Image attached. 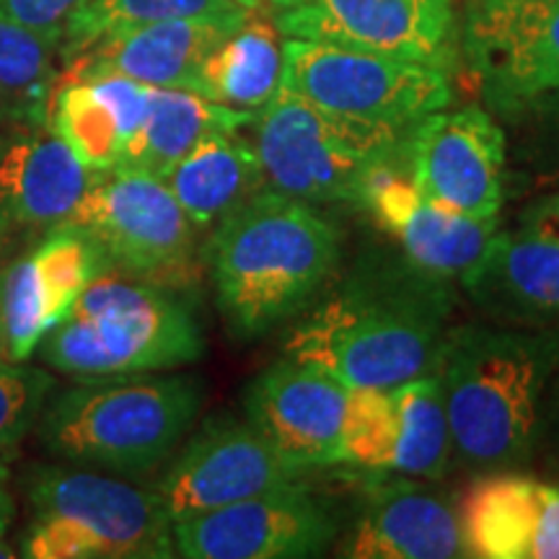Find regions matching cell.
Instances as JSON below:
<instances>
[{
    "label": "cell",
    "mask_w": 559,
    "mask_h": 559,
    "mask_svg": "<svg viewBox=\"0 0 559 559\" xmlns=\"http://www.w3.org/2000/svg\"><path fill=\"white\" fill-rule=\"evenodd\" d=\"M3 277H5V264H3V254H0V360L5 358V340H3Z\"/></svg>",
    "instance_id": "cell-37"
},
{
    "label": "cell",
    "mask_w": 559,
    "mask_h": 559,
    "mask_svg": "<svg viewBox=\"0 0 559 559\" xmlns=\"http://www.w3.org/2000/svg\"><path fill=\"white\" fill-rule=\"evenodd\" d=\"M60 41L0 16V120L45 122Z\"/></svg>",
    "instance_id": "cell-28"
},
{
    "label": "cell",
    "mask_w": 559,
    "mask_h": 559,
    "mask_svg": "<svg viewBox=\"0 0 559 559\" xmlns=\"http://www.w3.org/2000/svg\"><path fill=\"white\" fill-rule=\"evenodd\" d=\"M283 34L275 21L249 13L247 21L202 62L198 94L239 111H260L283 79Z\"/></svg>",
    "instance_id": "cell-25"
},
{
    "label": "cell",
    "mask_w": 559,
    "mask_h": 559,
    "mask_svg": "<svg viewBox=\"0 0 559 559\" xmlns=\"http://www.w3.org/2000/svg\"><path fill=\"white\" fill-rule=\"evenodd\" d=\"M249 13L236 0H86L68 21L60 52L66 60H73L111 34L158 21L247 19Z\"/></svg>",
    "instance_id": "cell-27"
},
{
    "label": "cell",
    "mask_w": 559,
    "mask_h": 559,
    "mask_svg": "<svg viewBox=\"0 0 559 559\" xmlns=\"http://www.w3.org/2000/svg\"><path fill=\"white\" fill-rule=\"evenodd\" d=\"M236 3H239L241 9H247V11H251V13H257V11H262L264 0H236Z\"/></svg>",
    "instance_id": "cell-39"
},
{
    "label": "cell",
    "mask_w": 559,
    "mask_h": 559,
    "mask_svg": "<svg viewBox=\"0 0 559 559\" xmlns=\"http://www.w3.org/2000/svg\"><path fill=\"white\" fill-rule=\"evenodd\" d=\"M451 311V283L379 251L293 326L283 353L347 389H391L432 373Z\"/></svg>",
    "instance_id": "cell-1"
},
{
    "label": "cell",
    "mask_w": 559,
    "mask_h": 559,
    "mask_svg": "<svg viewBox=\"0 0 559 559\" xmlns=\"http://www.w3.org/2000/svg\"><path fill=\"white\" fill-rule=\"evenodd\" d=\"M404 156L417 190L430 202L472 218H498L508 140L487 109H440L423 117L404 140Z\"/></svg>",
    "instance_id": "cell-12"
},
{
    "label": "cell",
    "mask_w": 559,
    "mask_h": 559,
    "mask_svg": "<svg viewBox=\"0 0 559 559\" xmlns=\"http://www.w3.org/2000/svg\"><path fill=\"white\" fill-rule=\"evenodd\" d=\"M243 21L247 19H171L111 34L70 60L60 81L122 75L145 86L198 91L202 62Z\"/></svg>",
    "instance_id": "cell-18"
},
{
    "label": "cell",
    "mask_w": 559,
    "mask_h": 559,
    "mask_svg": "<svg viewBox=\"0 0 559 559\" xmlns=\"http://www.w3.org/2000/svg\"><path fill=\"white\" fill-rule=\"evenodd\" d=\"M50 130L91 171L120 164L124 132L99 81H60L50 99Z\"/></svg>",
    "instance_id": "cell-29"
},
{
    "label": "cell",
    "mask_w": 559,
    "mask_h": 559,
    "mask_svg": "<svg viewBox=\"0 0 559 559\" xmlns=\"http://www.w3.org/2000/svg\"><path fill=\"white\" fill-rule=\"evenodd\" d=\"M86 0H0V16L34 29L62 45L68 21Z\"/></svg>",
    "instance_id": "cell-33"
},
{
    "label": "cell",
    "mask_w": 559,
    "mask_h": 559,
    "mask_svg": "<svg viewBox=\"0 0 559 559\" xmlns=\"http://www.w3.org/2000/svg\"><path fill=\"white\" fill-rule=\"evenodd\" d=\"M396 451V412L389 389H347L340 432V464L391 472Z\"/></svg>",
    "instance_id": "cell-30"
},
{
    "label": "cell",
    "mask_w": 559,
    "mask_h": 559,
    "mask_svg": "<svg viewBox=\"0 0 559 559\" xmlns=\"http://www.w3.org/2000/svg\"><path fill=\"white\" fill-rule=\"evenodd\" d=\"M349 559L466 557L456 506L409 479L370 481L360 515L342 542Z\"/></svg>",
    "instance_id": "cell-19"
},
{
    "label": "cell",
    "mask_w": 559,
    "mask_h": 559,
    "mask_svg": "<svg viewBox=\"0 0 559 559\" xmlns=\"http://www.w3.org/2000/svg\"><path fill=\"white\" fill-rule=\"evenodd\" d=\"M230 334L262 337L298 317L340 262V230L311 202L264 187L213 226L205 251Z\"/></svg>",
    "instance_id": "cell-3"
},
{
    "label": "cell",
    "mask_w": 559,
    "mask_h": 559,
    "mask_svg": "<svg viewBox=\"0 0 559 559\" xmlns=\"http://www.w3.org/2000/svg\"><path fill=\"white\" fill-rule=\"evenodd\" d=\"M9 557H16V551H13L9 544L0 542V559H9Z\"/></svg>",
    "instance_id": "cell-40"
},
{
    "label": "cell",
    "mask_w": 559,
    "mask_h": 559,
    "mask_svg": "<svg viewBox=\"0 0 559 559\" xmlns=\"http://www.w3.org/2000/svg\"><path fill=\"white\" fill-rule=\"evenodd\" d=\"M531 559H559V481H542V508Z\"/></svg>",
    "instance_id": "cell-34"
},
{
    "label": "cell",
    "mask_w": 559,
    "mask_h": 559,
    "mask_svg": "<svg viewBox=\"0 0 559 559\" xmlns=\"http://www.w3.org/2000/svg\"><path fill=\"white\" fill-rule=\"evenodd\" d=\"M459 45L489 107L515 120L559 88V0H472Z\"/></svg>",
    "instance_id": "cell-10"
},
{
    "label": "cell",
    "mask_w": 559,
    "mask_h": 559,
    "mask_svg": "<svg viewBox=\"0 0 559 559\" xmlns=\"http://www.w3.org/2000/svg\"><path fill=\"white\" fill-rule=\"evenodd\" d=\"M461 285L500 324H559V243L523 228L502 230Z\"/></svg>",
    "instance_id": "cell-20"
},
{
    "label": "cell",
    "mask_w": 559,
    "mask_h": 559,
    "mask_svg": "<svg viewBox=\"0 0 559 559\" xmlns=\"http://www.w3.org/2000/svg\"><path fill=\"white\" fill-rule=\"evenodd\" d=\"M539 449H547L559 464V370L549 383L547 402H544V428Z\"/></svg>",
    "instance_id": "cell-36"
},
{
    "label": "cell",
    "mask_w": 559,
    "mask_h": 559,
    "mask_svg": "<svg viewBox=\"0 0 559 559\" xmlns=\"http://www.w3.org/2000/svg\"><path fill=\"white\" fill-rule=\"evenodd\" d=\"M257 111H239L210 102L190 88H151L148 115L124 145L120 164L164 179L210 132H239L254 122Z\"/></svg>",
    "instance_id": "cell-24"
},
{
    "label": "cell",
    "mask_w": 559,
    "mask_h": 559,
    "mask_svg": "<svg viewBox=\"0 0 559 559\" xmlns=\"http://www.w3.org/2000/svg\"><path fill=\"white\" fill-rule=\"evenodd\" d=\"M283 37L334 41L449 68L456 58L453 0H306L277 13Z\"/></svg>",
    "instance_id": "cell-14"
},
{
    "label": "cell",
    "mask_w": 559,
    "mask_h": 559,
    "mask_svg": "<svg viewBox=\"0 0 559 559\" xmlns=\"http://www.w3.org/2000/svg\"><path fill=\"white\" fill-rule=\"evenodd\" d=\"M260 432L241 419L218 415L202 423L166 469L156 492L171 521L275 492L304 481Z\"/></svg>",
    "instance_id": "cell-13"
},
{
    "label": "cell",
    "mask_w": 559,
    "mask_h": 559,
    "mask_svg": "<svg viewBox=\"0 0 559 559\" xmlns=\"http://www.w3.org/2000/svg\"><path fill=\"white\" fill-rule=\"evenodd\" d=\"M52 386V376L41 368L0 360V459L11 456L39 423Z\"/></svg>",
    "instance_id": "cell-31"
},
{
    "label": "cell",
    "mask_w": 559,
    "mask_h": 559,
    "mask_svg": "<svg viewBox=\"0 0 559 559\" xmlns=\"http://www.w3.org/2000/svg\"><path fill=\"white\" fill-rule=\"evenodd\" d=\"M62 223L88 234L124 275L169 290L190 288L198 277L200 228L156 174L124 164L94 171Z\"/></svg>",
    "instance_id": "cell-8"
},
{
    "label": "cell",
    "mask_w": 559,
    "mask_h": 559,
    "mask_svg": "<svg viewBox=\"0 0 559 559\" xmlns=\"http://www.w3.org/2000/svg\"><path fill=\"white\" fill-rule=\"evenodd\" d=\"M304 3H306V0H264L262 9H270L275 13H285V11L298 9V5H304Z\"/></svg>",
    "instance_id": "cell-38"
},
{
    "label": "cell",
    "mask_w": 559,
    "mask_h": 559,
    "mask_svg": "<svg viewBox=\"0 0 559 559\" xmlns=\"http://www.w3.org/2000/svg\"><path fill=\"white\" fill-rule=\"evenodd\" d=\"M521 228L534 236H542V239L559 243V190L531 202L521 213Z\"/></svg>",
    "instance_id": "cell-35"
},
{
    "label": "cell",
    "mask_w": 559,
    "mask_h": 559,
    "mask_svg": "<svg viewBox=\"0 0 559 559\" xmlns=\"http://www.w3.org/2000/svg\"><path fill=\"white\" fill-rule=\"evenodd\" d=\"M251 130L267 185L311 205H358L368 171L396 156L409 135L334 115L283 86L257 111Z\"/></svg>",
    "instance_id": "cell-7"
},
{
    "label": "cell",
    "mask_w": 559,
    "mask_h": 559,
    "mask_svg": "<svg viewBox=\"0 0 559 559\" xmlns=\"http://www.w3.org/2000/svg\"><path fill=\"white\" fill-rule=\"evenodd\" d=\"M542 508V479L521 469L481 472L456 513L466 557L531 559Z\"/></svg>",
    "instance_id": "cell-23"
},
{
    "label": "cell",
    "mask_w": 559,
    "mask_h": 559,
    "mask_svg": "<svg viewBox=\"0 0 559 559\" xmlns=\"http://www.w3.org/2000/svg\"><path fill=\"white\" fill-rule=\"evenodd\" d=\"M47 366L75 379H111L187 366L205 353L200 324L169 288L102 272L39 342Z\"/></svg>",
    "instance_id": "cell-5"
},
{
    "label": "cell",
    "mask_w": 559,
    "mask_h": 559,
    "mask_svg": "<svg viewBox=\"0 0 559 559\" xmlns=\"http://www.w3.org/2000/svg\"><path fill=\"white\" fill-rule=\"evenodd\" d=\"M280 86L334 115L400 132L453 99L449 68L296 37L283 39Z\"/></svg>",
    "instance_id": "cell-9"
},
{
    "label": "cell",
    "mask_w": 559,
    "mask_h": 559,
    "mask_svg": "<svg viewBox=\"0 0 559 559\" xmlns=\"http://www.w3.org/2000/svg\"><path fill=\"white\" fill-rule=\"evenodd\" d=\"M171 531L179 557L304 559L330 549L337 521L306 481H296L275 492L181 515Z\"/></svg>",
    "instance_id": "cell-11"
},
{
    "label": "cell",
    "mask_w": 559,
    "mask_h": 559,
    "mask_svg": "<svg viewBox=\"0 0 559 559\" xmlns=\"http://www.w3.org/2000/svg\"><path fill=\"white\" fill-rule=\"evenodd\" d=\"M559 370V324L445 330L436 376L453 461L472 472L523 469L542 445L544 402Z\"/></svg>",
    "instance_id": "cell-2"
},
{
    "label": "cell",
    "mask_w": 559,
    "mask_h": 559,
    "mask_svg": "<svg viewBox=\"0 0 559 559\" xmlns=\"http://www.w3.org/2000/svg\"><path fill=\"white\" fill-rule=\"evenodd\" d=\"M107 270L111 264L102 247L81 228L60 223L45 230V239L29 254L5 267V358L13 362L29 360L75 298Z\"/></svg>",
    "instance_id": "cell-16"
},
{
    "label": "cell",
    "mask_w": 559,
    "mask_h": 559,
    "mask_svg": "<svg viewBox=\"0 0 559 559\" xmlns=\"http://www.w3.org/2000/svg\"><path fill=\"white\" fill-rule=\"evenodd\" d=\"M358 205L400 241L404 260L445 283L464 280L498 234V218H472L425 198L407 169L404 145L368 171Z\"/></svg>",
    "instance_id": "cell-15"
},
{
    "label": "cell",
    "mask_w": 559,
    "mask_h": 559,
    "mask_svg": "<svg viewBox=\"0 0 559 559\" xmlns=\"http://www.w3.org/2000/svg\"><path fill=\"white\" fill-rule=\"evenodd\" d=\"M32 559H166L174 521L158 492L91 469L47 466L29 479Z\"/></svg>",
    "instance_id": "cell-6"
},
{
    "label": "cell",
    "mask_w": 559,
    "mask_h": 559,
    "mask_svg": "<svg viewBox=\"0 0 559 559\" xmlns=\"http://www.w3.org/2000/svg\"><path fill=\"white\" fill-rule=\"evenodd\" d=\"M194 226L213 228L267 185L254 145L239 132H210L164 177Z\"/></svg>",
    "instance_id": "cell-22"
},
{
    "label": "cell",
    "mask_w": 559,
    "mask_h": 559,
    "mask_svg": "<svg viewBox=\"0 0 559 559\" xmlns=\"http://www.w3.org/2000/svg\"><path fill=\"white\" fill-rule=\"evenodd\" d=\"M347 386L321 368L283 358L243 391L247 423L300 472L340 464Z\"/></svg>",
    "instance_id": "cell-17"
},
{
    "label": "cell",
    "mask_w": 559,
    "mask_h": 559,
    "mask_svg": "<svg viewBox=\"0 0 559 559\" xmlns=\"http://www.w3.org/2000/svg\"><path fill=\"white\" fill-rule=\"evenodd\" d=\"M94 171L55 132L0 151V239L9 230H50L73 213Z\"/></svg>",
    "instance_id": "cell-21"
},
{
    "label": "cell",
    "mask_w": 559,
    "mask_h": 559,
    "mask_svg": "<svg viewBox=\"0 0 559 559\" xmlns=\"http://www.w3.org/2000/svg\"><path fill=\"white\" fill-rule=\"evenodd\" d=\"M194 376L81 379L39 419L45 449L79 466L143 477L174 456L202 407Z\"/></svg>",
    "instance_id": "cell-4"
},
{
    "label": "cell",
    "mask_w": 559,
    "mask_h": 559,
    "mask_svg": "<svg viewBox=\"0 0 559 559\" xmlns=\"http://www.w3.org/2000/svg\"><path fill=\"white\" fill-rule=\"evenodd\" d=\"M523 115H531L536 122L526 158L534 166V171L539 174L542 185L557 187L559 190V88L536 99L519 117Z\"/></svg>",
    "instance_id": "cell-32"
},
{
    "label": "cell",
    "mask_w": 559,
    "mask_h": 559,
    "mask_svg": "<svg viewBox=\"0 0 559 559\" xmlns=\"http://www.w3.org/2000/svg\"><path fill=\"white\" fill-rule=\"evenodd\" d=\"M389 391L396 412L391 472L409 479H440L453 464V438L436 376L425 373Z\"/></svg>",
    "instance_id": "cell-26"
}]
</instances>
